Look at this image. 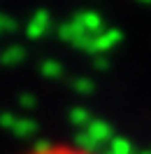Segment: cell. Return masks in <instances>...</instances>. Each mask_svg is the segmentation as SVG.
I'll return each mask as SVG.
<instances>
[{
    "mask_svg": "<svg viewBox=\"0 0 151 154\" xmlns=\"http://www.w3.org/2000/svg\"><path fill=\"white\" fill-rule=\"evenodd\" d=\"M105 154H132V143L128 138H116L114 135V140L105 147Z\"/></svg>",
    "mask_w": 151,
    "mask_h": 154,
    "instance_id": "obj_10",
    "label": "cell"
},
{
    "mask_svg": "<svg viewBox=\"0 0 151 154\" xmlns=\"http://www.w3.org/2000/svg\"><path fill=\"white\" fill-rule=\"evenodd\" d=\"M19 103H21L23 110H33V107L37 105V98L33 96V94H21V96H19Z\"/></svg>",
    "mask_w": 151,
    "mask_h": 154,
    "instance_id": "obj_13",
    "label": "cell"
},
{
    "mask_svg": "<svg viewBox=\"0 0 151 154\" xmlns=\"http://www.w3.org/2000/svg\"><path fill=\"white\" fill-rule=\"evenodd\" d=\"M19 28V23L12 19V17H7V14H2L0 12V35H7V33H14V30Z\"/></svg>",
    "mask_w": 151,
    "mask_h": 154,
    "instance_id": "obj_12",
    "label": "cell"
},
{
    "mask_svg": "<svg viewBox=\"0 0 151 154\" xmlns=\"http://www.w3.org/2000/svg\"><path fill=\"white\" fill-rule=\"evenodd\" d=\"M95 68H98V70H105V68H109V61H107V58L95 56Z\"/></svg>",
    "mask_w": 151,
    "mask_h": 154,
    "instance_id": "obj_14",
    "label": "cell"
},
{
    "mask_svg": "<svg viewBox=\"0 0 151 154\" xmlns=\"http://www.w3.org/2000/svg\"><path fill=\"white\" fill-rule=\"evenodd\" d=\"M37 122L35 119H30V117H16L14 119V124H12V133L21 138V140H30V138H35L37 135Z\"/></svg>",
    "mask_w": 151,
    "mask_h": 154,
    "instance_id": "obj_5",
    "label": "cell"
},
{
    "mask_svg": "<svg viewBox=\"0 0 151 154\" xmlns=\"http://www.w3.org/2000/svg\"><path fill=\"white\" fill-rule=\"evenodd\" d=\"M70 87H72V91L81 94V96H88V94H93V91H95L93 79H88V77H75Z\"/></svg>",
    "mask_w": 151,
    "mask_h": 154,
    "instance_id": "obj_11",
    "label": "cell"
},
{
    "mask_svg": "<svg viewBox=\"0 0 151 154\" xmlns=\"http://www.w3.org/2000/svg\"><path fill=\"white\" fill-rule=\"evenodd\" d=\"M23 61H26V49L21 47V45H12V47H7L0 54V63L7 66V68H16Z\"/></svg>",
    "mask_w": 151,
    "mask_h": 154,
    "instance_id": "obj_6",
    "label": "cell"
},
{
    "mask_svg": "<svg viewBox=\"0 0 151 154\" xmlns=\"http://www.w3.org/2000/svg\"><path fill=\"white\" fill-rule=\"evenodd\" d=\"M123 40V33L116 28H107L102 30L98 38L93 40V45H91V49H88V54H93V56H100V54H105V51H109V49H114L119 42Z\"/></svg>",
    "mask_w": 151,
    "mask_h": 154,
    "instance_id": "obj_3",
    "label": "cell"
},
{
    "mask_svg": "<svg viewBox=\"0 0 151 154\" xmlns=\"http://www.w3.org/2000/svg\"><path fill=\"white\" fill-rule=\"evenodd\" d=\"M30 154H88V152L79 149V147H65V145H42Z\"/></svg>",
    "mask_w": 151,
    "mask_h": 154,
    "instance_id": "obj_8",
    "label": "cell"
},
{
    "mask_svg": "<svg viewBox=\"0 0 151 154\" xmlns=\"http://www.w3.org/2000/svg\"><path fill=\"white\" fill-rule=\"evenodd\" d=\"M72 19H75V23L84 30V33H88L91 38H98L102 30H107L105 19L100 14H95V12H79V14H75Z\"/></svg>",
    "mask_w": 151,
    "mask_h": 154,
    "instance_id": "obj_2",
    "label": "cell"
},
{
    "mask_svg": "<svg viewBox=\"0 0 151 154\" xmlns=\"http://www.w3.org/2000/svg\"><path fill=\"white\" fill-rule=\"evenodd\" d=\"M67 119H70V124L75 126V128H86V126L93 122V115H91V110L88 107H84V105H77V107H72L70 112H67Z\"/></svg>",
    "mask_w": 151,
    "mask_h": 154,
    "instance_id": "obj_7",
    "label": "cell"
},
{
    "mask_svg": "<svg viewBox=\"0 0 151 154\" xmlns=\"http://www.w3.org/2000/svg\"><path fill=\"white\" fill-rule=\"evenodd\" d=\"M137 2H142V5H151V0H137Z\"/></svg>",
    "mask_w": 151,
    "mask_h": 154,
    "instance_id": "obj_15",
    "label": "cell"
},
{
    "mask_svg": "<svg viewBox=\"0 0 151 154\" xmlns=\"http://www.w3.org/2000/svg\"><path fill=\"white\" fill-rule=\"evenodd\" d=\"M40 72L44 77H49V79H58V77H63V66L56 58H47V61L40 63Z\"/></svg>",
    "mask_w": 151,
    "mask_h": 154,
    "instance_id": "obj_9",
    "label": "cell"
},
{
    "mask_svg": "<svg viewBox=\"0 0 151 154\" xmlns=\"http://www.w3.org/2000/svg\"><path fill=\"white\" fill-rule=\"evenodd\" d=\"M51 14H49L47 10H37L35 14H33V19L28 21V26H26V35H28L30 40H40L44 38L49 30H51Z\"/></svg>",
    "mask_w": 151,
    "mask_h": 154,
    "instance_id": "obj_4",
    "label": "cell"
},
{
    "mask_svg": "<svg viewBox=\"0 0 151 154\" xmlns=\"http://www.w3.org/2000/svg\"><path fill=\"white\" fill-rule=\"evenodd\" d=\"M112 140H114V128L105 119H93L86 128L77 131V145H79V149H84L88 154H95L98 149L107 147Z\"/></svg>",
    "mask_w": 151,
    "mask_h": 154,
    "instance_id": "obj_1",
    "label": "cell"
}]
</instances>
